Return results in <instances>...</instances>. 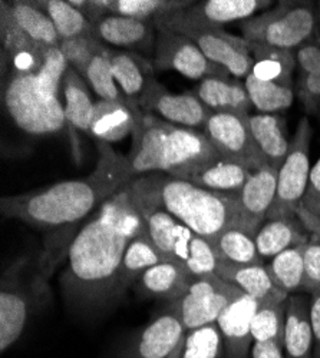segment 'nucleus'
<instances>
[{
	"instance_id": "obj_1",
	"label": "nucleus",
	"mask_w": 320,
	"mask_h": 358,
	"mask_svg": "<svg viewBox=\"0 0 320 358\" xmlns=\"http://www.w3.org/2000/svg\"><path fill=\"white\" fill-rule=\"evenodd\" d=\"M147 228L125 187L106 201L74 235L61 285L75 310L94 311L120 300L121 265L130 243Z\"/></svg>"
},
{
	"instance_id": "obj_2",
	"label": "nucleus",
	"mask_w": 320,
	"mask_h": 358,
	"mask_svg": "<svg viewBox=\"0 0 320 358\" xmlns=\"http://www.w3.org/2000/svg\"><path fill=\"white\" fill-rule=\"evenodd\" d=\"M98 162L83 178L0 199L2 215L42 229H72L92 217L99 208L121 192L135 173L128 157L113 151L111 143L97 141Z\"/></svg>"
},
{
	"instance_id": "obj_3",
	"label": "nucleus",
	"mask_w": 320,
	"mask_h": 358,
	"mask_svg": "<svg viewBox=\"0 0 320 358\" xmlns=\"http://www.w3.org/2000/svg\"><path fill=\"white\" fill-rule=\"evenodd\" d=\"M127 188L141 210L165 211L207 241L227 228H242L235 194L209 191L164 172L137 176Z\"/></svg>"
},
{
	"instance_id": "obj_4",
	"label": "nucleus",
	"mask_w": 320,
	"mask_h": 358,
	"mask_svg": "<svg viewBox=\"0 0 320 358\" xmlns=\"http://www.w3.org/2000/svg\"><path fill=\"white\" fill-rule=\"evenodd\" d=\"M68 68L61 49L53 48L38 73L12 72L4 87V101L18 128L36 136L53 135L65 128V106L60 101V87Z\"/></svg>"
},
{
	"instance_id": "obj_5",
	"label": "nucleus",
	"mask_w": 320,
	"mask_h": 358,
	"mask_svg": "<svg viewBox=\"0 0 320 358\" xmlns=\"http://www.w3.org/2000/svg\"><path fill=\"white\" fill-rule=\"evenodd\" d=\"M56 264L45 254L20 257L2 275L0 285V351L6 352L23 334L35 314L50 301L49 277Z\"/></svg>"
},
{
	"instance_id": "obj_6",
	"label": "nucleus",
	"mask_w": 320,
	"mask_h": 358,
	"mask_svg": "<svg viewBox=\"0 0 320 358\" xmlns=\"http://www.w3.org/2000/svg\"><path fill=\"white\" fill-rule=\"evenodd\" d=\"M188 9V8H187ZM158 32L179 34L193 41L211 62L224 68L231 76L246 79L254 66L249 42L243 36L191 16L186 9L160 17L154 22Z\"/></svg>"
},
{
	"instance_id": "obj_7",
	"label": "nucleus",
	"mask_w": 320,
	"mask_h": 358,
	"mask_svg": "<svg viewBox=\"0 0 320 358\" xmlns=\"http://www.w3.org/2000/svg\"><path fill=\"white\" fill-rule=\"evenodd\" d=\"M150 240L165 261L183 264L194 277L216 274L218 258L206 238L197 235L165 211H145Z\"/></svg>"
},
{
	"instance_id": "obj_8",
	"label": "nucleus",
	"mask_w": 320,
	"mask_h": 358,
	"mask_svg": "<svg viewBox=\"0 0 320 358\" xmlns=\"http://www.w3.org/2000/svg\"><path fill=\"white\" fill-rule=\"evenodd\" d=\"M249 43L269 45L295 52L317 31L316 5L312 2H280L240 24Z\"/></svg>"
},
{
	"instance_id": "obj_9",
	"label": "nucleus",
	"mask_w": 320,
	"mask_h": 358,
	"mask_svg": "<svg viewBox=\"0 0 320 358\" xmlns=\"http://www.w3.org/2000/svg\"><path fill=\"white\" fill-rule=\"evenodd\" d=\"M310 139V122L307 117H302L296 134L290 141L287 157L279 169L276 198L266 220L298 217L296 214L305 198L312 171L309 162Z\"/></svg>"
},
{
	"instance_id": "obj_10",
	"label": "nucleus",
	"mask_w": 320,
	"mask_h": 358,
	"mask_svg": "<svg viewBox=\"0 0 320 358\" xmlns=\"http://www.w3.org/2000/svg\"><path fill=\"white\" fill-rule=\"evenodd\" d=\"M242 291L217 274L195 277L180 300L169 303L180 315L186 330L193 331L217 322L224 308Z\"/></svg>"
},
{
	"instance_id": "obj_11",
	"label": "nucleus",
	"mask_w": 320,
	"mask_h": 358,
	"mask_svg": "<svg viewBox=\"0 0 320 358\" xmlns=\"http://www.w3.org/2000/svg\"><path fill=\"white\" fill-rule=\"evenodd\" d=\"M202 132L217 148L221 157L242 164L251 172L267 165L253 138L250 113L211 112Z\"/></svg>"
},
{
	"instance_id": "obj_12",
	"label": "nucleus",
	"mask_w": 320,
	"mask_h": 358,
	"mask_svg": "<svg viewBox=\"0 0 320 358\" xmlns=\"http://www.w3.org/2000/svg\"><path fill=\"white\" fill-rule=\"evenodd\" d=\"M153 66L157 72L176 71L190 79L231 78L224 68L211 62L193 41L172 32H158Z\"/></svg>"
},
{
	"instance_id": "obj_13",
	"label": "nucleus",
	"mask_w": 320,
	"mask_h": 358,
	"mask_svg": "<svg viewBox=\"0 0 320 358\" xmlns=\"http://www.w3.org/2000/svg\"><path fill=\"white\" fill-rule=\"evenodd\" d=\"M186 337V327L169 304L132 337L123 358H179Z\"/></svg>"
},
{
	"instance_id": "obj_14",
	"label": "nucleus",
	"mask_w": 320,
	"mask_h": 358,
	"mask_svg": "<svg viewBox=\"0 0 320 358\" xmlns=\"http://www.w3.org/2000/svg\"><path fill=\"white\" fill-rule=\"evenodd\" d=\"M218 158H221V154L204 132L168 124L167 168L164 173L190 181L195 173Z\"/></svg>"
},
{
	"instance_id": "obj_15",
	"label": "nucleus",
	"mask_w": 320,
	"mask_h": 358,
	"mask_svg": "<svg viewBox=\"0 0 320 358\" xmlns=\"http://www.w3.org/2000/svg\"><path fill=\"white\" fill-rule=\"evenodd\" d=\"M128 106L134 112L135 125L132 129V145L127 155L135 176L153 172H165L168 122L154 113L144 112L138 105Z\"/></svg>"
},
{
	"instance_id": "obj_16",
	"label": "nucleus",
	"mask_w": 320,
	"mask_h": 358,
	"mask_svg": "<svg viewBox=\"0 0 320 358\" xmlns=\"http://www.w3.org/2000/svg\"><path fill=\"white\" fill-rule=\"evenodd\" d=\"M144 112L158 113L165 122L184 128H204L211 110L193 92L172 94L153 78L138 102Z\"/></svg>"
},
{
	"instance_id": "obj_17",
	"label": "nucleus",
	"mask_w": 320,
	"mask_h": 358,
	"mask_svg": "<svg viewBox=\"0 0 320 358\" xmlns=\"http://www.w3.org/2000/svg\"><path fill=\"white\" fill-rule=\"evenodd\" d=\"M258 307L253 296L240 292L217 320L223 338V358H251V321Z\"/></svg>"
},
{
	"instance_id": "obj_18",
	"label": "nucleus",
	"mask_w": 320,
	"mask_h": 358,
	"mask_svg": "<svg viewBox=\"0 0 320 358\" xmlns=\"http://www.w3.org/2000/svg\"><path fill=\"white\" fill-rule=\"evenodd\" d=\"M0 32L4 52L11 59L15 73H38L50 49L29 36L15 19L12 2L0 3Z\"/></svg>"
},
{
	"instance_id": "obj_19",
	"label": "nucleus",
	"mask_w": 320,
	"mask_h": 358,
	"mask_svg": "<svg viewBox=\"0 0 320 358\" xmlns=\"http://www.w3.org/2000/svg\"><path fill=\"white\" fill-rule=\"evenodd\" d=\"M279 169L269 165L251 172L237 194L242 228L256 235L267 218L277 191Z\"/></svg>"
},
{
	"instance_id": "obj_20",
	"label": "nucleus",
	"mask_w": 320,
	"mask_h": 358,
	"mask_svg": "<svg viewBox=\"0 0 320 358\" xmlns=\"http://www.w3.org/2000/svg\"><path fill=\"white\" fill-rule=\"evenodd\" d=\"M154 32L155 26L153 22L120 15H106L94 24V34L101 42L135 53L154 50L157 39Z\"/></svg>"
},
{
	"instance_id": "obj_21",
	"label": "nucleus",
	"mask_w": 320,
	"mask_h": 358,
	"mask_svg": "<svg viewBox=\"0 0 320 358\" xmlns=\"http://www.w3.org/2000/svg\"><path fill=\"white\" fill-rule=\"evenodd\" d=\"M313 347L310 300L303 294L288 295L283 337L286 358H313Z\"/></svg>"
},
{
	"instance_id": "obj_22",
	"label": "nucleus",
	"mask_w": 320,
	"mask_h": 358,
	"mask_svg": "<svg viewBox=\"0 0 320 358\" xmlns=\"http://www.w3.org/2000/svg\"><path fill=\"white\" fill-rule=\"evenodd\" d=\"M194 275L177 261H164L145 273L135 284L137 291L144 296L161 298L174 303L187 292L194 281Z\"/></svg>"
},
{
	"instance_id": "obj_23",
	"label": "nucleus",
	"mask_w": 320,
	"mask_h": 358,
	"mask_svg": "<svg viewBox=\"0 0 320 358\" xmlns=\"http://www.w3.org/2000/svg\"><path fill=\"white\" fill-rule=\"evenodd\" d=\"M108 57L113 78L125 95L128 101L127 103L138 105L145 87L154 78L153 62H148L139 53L111 48L108 50Z\"/></svg>"
},
{
	"instance_id": "obj_24",
	"label": "nucleus",
	"mask_w": 320,
	"mask_h": 358,
	"mask_svg": "<svg viewBox=\"0 0 320 358\" xmlns=\"http://www.w3.org/2000/svg\"><path fill=\"white\" fill-rule=\"evenodd\" d=\"M195 95L217 113H250L253 108L244 82L237 78H207L200 82Z\"/></svg>"
},
{
	"instance_id": "obj_25",
	"label": "nucleus",
	"mask_w": 320,
	"mask_h": 358,
	"mask_svg": "<svg viewBox=\"0 0 320 358\" xmlns=\"http://www.w3.org/2000/svg\"><path fill=\"white\" fill-rule=\"evenodd\" d=\"M309 241L310 234L298 217L267 220L256 234L257 251L263 259H273L280 252Z\"/></svg>"
},
{
	"instance_id": "obj_26",
	"label": "nucleus",
	"mask_w": 320,
	"mask_h": 358,
	"mask_svg": "<svg viewBox=\"0 0 320 358\" xmlns=\"http://www.w3.org/2000/svg\"><path fill=\"white\" fill-rule=\"evenodd\" d=\"M250 129L260 152L267 161V165L280 169L290 146V141L286 135L284 119L277 113L253 115L250 116Z\"/></svg>"
},
{
	"instance_id": "obj_27",
	"label": "nucleus",
	"mask_w": 320,
	"mask_h": 358,
	"mask_svg": "<svg viewBox=\"0 0 320 358\" xmlns=\"http://www.w3.org/2000/svg\"><path fill=\"white\" fill-rule=\"evenodd\" d=\"M216 274L257 301H263L281 291L273 284L265 264H231L218 261Z\"/></svg>"
},
{
	"instance_id": "obj_28",
	"label": "nucleus",
	"mask_w": 320,
	"mask_h": 358,
	"mask_svg": "<svg viewBox=\"0 0 320 358\" xmlns=\"http://www.w3.org/2000/svg\"><path fill=\"white\" fill-rule=\"evenodd\" d=\"M254 61L253 72L257 79L295 87L293 73L298 69L295 52L261 43H249Z\"/></svg>"
},
{
	"instance_id": "obj_29",
	"label": "nucleus",
	"mask_w": 320,
	"mask_h": 358,
	"mask_svg": "<svg viewBox=\"0 0 320 358\" xmlns=\"http://www.w3.org/2000/svg\"><path fill=\"white\" fill-rule=\"evenodd\" d=\"M134 125V112L128 103L102 99L95 102L90 134L97 141L106 143L120 142L132 134Z\"/></svg>"
},
{
	"instance_id": "obj_30",
	"label": "nucleus",
	"mask_w": 320,
	"mask_h": 358,
	"mask_svg": "<svg viewBox=\"0 0 320 358\" xmlns=\"http://www.w3.org/2000/svg\"><path fill=\"white\" fill-rule=\"evenodd\" d=\"M272 5L270 0H204L186 10L197 19L224 26L230 22L247 20Z\"/></svg>"
},
{
	"instance_id": "obj_31",
	"label": "nucleus",
	"mask_w": 320,
	"mask_h": 358,
	"mask_svg": "<svg viewBox=\"0 0 320 358\" xmlns=\"http://www.w3.org/2000/svg\"><path fill=\"white\" fill-rule=\"evenodd\" d=\"M62 86L65 95L67 124L81 132L90 134L95 112V102L92 101L86 80L69 66Z\"/></svg>"
},
{
	"instance_id": "obj_32",
	"label": "nucleus",
	"mask_w": 320,
	"mask_h": 358,
	"mask_svg": "<svg viewBox=\"0 0 320 358\" xmlns=\"http://www.w3.org/2000/svg\"><path fill=\"white\" fill-rule=\"evenodd\" d=\"M164 261L165 259L150 240L147 228H145L142 234H139L130 243L125 251L121 265L118 296L121 298L131 287H135L139 278L147 273L151 266Z\"/></svg>"
},
{
	"instance_id": "obj_33",
	"label": "nucleus",
	"mask_w": 320,
	"mask_h": 358,
	"mask_svg": "<svg viewBox=\"0 0 320 358\" xmlns=\"http://www.w3.org/2000/svg\"><path fill=\"white\" fill-rule=\"evenodd\" d=\"M250 175L251 171L242 164L221 157L195 173L187 182L209 191L237 195L243 189Z\"/></svg>"
},
{
	"instance_id": "obj_34",
	"label": "nucleus",
	"mask_w": 320,
	"mask_h": 358,
	"mask_svg": "<svg viewBox=\"0 0 320 358\" xmlns=\"http://www.w3.org/2000/svg\"><path fill=\"white\" fill-rule=\"evenodd\" d=\"M288 294H277L258 301V307L251 321V336L254 343H276L283 347L284 320Z\"/></svg>"
},
{
	"instance_id": "obj_35",
	"label": "nucleus",
	"mask_w": 320,
	"mask_h": 358,
	"mask_svg": "<svg viewBox=\"0 0 320 358\" xmlns=\"http://www.w3.org/2000/svg\"><path fill=\"white\" fill-rule=\"evenodd\" d=\"M218 261L231 264H263L256 245V235L242 228H227L209 241Z\"/></svg>"
},
{
	"instance_id": "obj_36",
	"label": "nucleus",
	"mask_w": 320,
	"mask_h": 358,
	"mask_svg": "<svg viewBox=\"0 0 320 358\" xmlns=\"http://www.w3.org/2000/svg\"><path fill=\"white\" fill-rule=\"evenodd\" d=\"M108 15H120L144 22H155L194 5L188 0H102Z\"/></svg>"
},
{
	"instance_id": "obj_37",
	"label": "nucleus",
	"mask_w": 320,
	"mask_h": 358,
	"mask_svg": "<svg viewBox=\"0 0 320 358\" xmlns=\"http://www.w3.org/2000/svg\"><path fill=\"white\" fill-rule=\"evenodd\" d=\"M266 270L273 284L288 295L303 289L305 245L280 252L266 265Z\"/></svg>"
},
{
	"instance_id": "obj_38",
	"label": "nucleus",
	"mask_w": 320,
	"mask_h": 358,
	"mask_svg": "<svg viewBox=\"0 0 320 358\" xmlns=\"http://www.w3.org/2000/svg\"><path fill=\"white\" fill-rule=\"evenodd\" d=\"M32 3L49 16L61 41L94 34L92 23L68 0H35Z\"/></svg>"
},
{
	"instance_id": "obj_39",
	"label": "nucleus",
	"mask_w": 320,
	"mask_h": 358,
	"mask_svg": "<svg viewBox=\"0 0 320 358\" xmlns=\"http://www.w3.org/2000/svg\"><path fill=\"white\" fill-rule=\"evenodd\" d=\"M244 85L253 108L260 110V113H276L293 103L295 87L260 80L251 73L244 79Z\"/></svg>"
},
{
	"instance_id": "obj_40",
	"label": "nucleus",
	"mask_w": 320,
	"mask_h": 358,
	"mask_svg": "<svg viewBox=\"0 0 320 358\" xmlns=\"http://www.w3.org/2000/svg\"><path fill=\"white\" fill-rule=\"evenodd\" d=\"M12 9L19 26L34 41L49 48L61 46L62 41L57 35L52 20L43 10L36 8L32 2H25V0L12 2Z\"/></svg>"
},
{
	"instance_id": "obj_41",
	"label": "nucleus",
	"mask_w": 320,
	"mask_h": 358,
	"mask_svg": "<svg viewBox=\"0 0 320 358\" xmlns=\"http://www.w3.org/2000/svg\"><path fill=\"white\" fill-rule=\"evenodd\" d=\"M60 49L64 53L68 65L85 79L86 72H88V68L94 59L106 53L109 48L101 42L95 34H86L62 41Z\"/></svg>"
},
{
	"instance_id": "obj_42",
	"label": "nucleus",
	"mask_w": 320,
	"mask_h": 358,
	"mask_svg": "<svg viewBox=\"0 0 320 358\" xmlns=\"http://www.w3.org/2000/svg\"><path fill=\"white\" fill-rule=\"evenodd\" d=\"M223 338L217 322L187 331L186 344L179 358H223Z\"/></svg>"
},
{
	"instance_id": "obj_43",
	"label": "nucleus",
	"mask_w": 320,
	"mask_h": 358,
	"mask_svg": "<svg viewBox=\"0 0 320 358\" xmlns=\"http://www.w3.org/2000/svg\"><path fill=\"white\" fill-rule=\"evenodd\" d=\"M85 80L90 83V86L94 89V92L99 96V99L125 103L128 102L113 78L108 52L94 59L88 68V72H86Z\"/></svg>"
},
{
	"instance_id": "obj_44",
	"label": "nucleus",
	"mask_w": 320,
	"mask_h": 358,
	"mask_svg": "<svg viewBox=\"0 0 320 358\" xmlns=\"http://www.w3.org/2000/svg\"><path fill=\"white\" fill-rule=\"evenodd\" d=\"M296 95L310 115H320V71L299 73Z\"/></svg>"
},
{
	"instance_id": "obj_45",
	"label": "nucleus",
	"mask_w": 320,
	"mask_h": 358,
	"mask_svg": "<svg viewBox=\"0 0 320 358\" xmlns=\"http://www.w3.org/2000/svg\"><path fill=\"white\" fill-rule=\"evenodd\" d=\"M296 66L299 73L320 71V29L316 34L295 50Z\"/></svg>"
},
{
	"instance_id": "obj_46",
	"label": "nucleus",
	"mask_w": 320,
	"mask_h": 358,
	"mask_svg": "<svg viewBox=\"0 0 320 358\" xmlns=\"http://www.w3.org/2000/svg\"><path fill=\"white\" fill-rule=\"evenodd\" d=\"M320 288V243L310 240L305 245L303 291L313 292Z\"/></svg>"
},
{
	"instance_id": "obj_47",
	"label": "nucleus",
	"mask_w": 320,
	"mask_h": 358,
	"mask_svg": "<svg viewBox=\"0 0 320 358\" xmlns=\"http://www.w3.org/2000/svg\"><path fill=\"white\" fill-rule=\"evenodd\" d=\"M302 206L307 213L320 217V158L310 171L309 185L302 201Z\"/></svg>"
},
{
	"instance_id": "obj_48",
	"label": "nucleus",
	"mask_w": 320,
	"mask_h": 358,
	"mask_svg": "<svg viewBox=\"0 0 320 358\" xmlns=\"http://www.w3.org/2000/svg\"><path fill=\"white\" fill-rule=\"evenodd\" d=\"M310 320L313 330V358H320V288L310 294Z\"/></svg>"
},
{
	"instance_id": "obj_49",
	"label": "nucleus",
	"mask_w": 320,
	"mask_h": 358,
	"mask_svg": "<svg viewBox=\"0 0 320 358\" xmlns=\"http://www.w3.org/2000/svg\"><path fill=\"white\" fill-rule=\"evenodd\" d=\"M251 358H286L284 350L276 343H254Z\"/></svg>"
},
{
	"instance_id": "obj_50",
	"label": "nucleus",
	"mask_w": 320,
	"mask_h": 358,
	"mask_svg": "<svg viewBox=\"0 0 320 358\" xmlns=\"http://www.w3.org/2000/svg\"><path fill=\"white\" fill-rule=\"evenodd\" d=\"M296 215L303 224V227L307 229V232L310 234V240L320 243V217L307 213L302 205L299 206Z\"/></svg>"
},
{
	"instance_id": "obj_51",
	"label": "nucleus",
	"mask_w": 320,
	"mask_h": 358,
	"mask_svg": "<svg viewBox=\"0 0 320 358\" xmlns=\"http://www.w3.org/2000/svg\"><path fill=\"white\" fill-rule=\"evenodd\" d=\"M316 19H317V27L320 29V2L316 3Z\"/></svg>"
}]
</instances>
